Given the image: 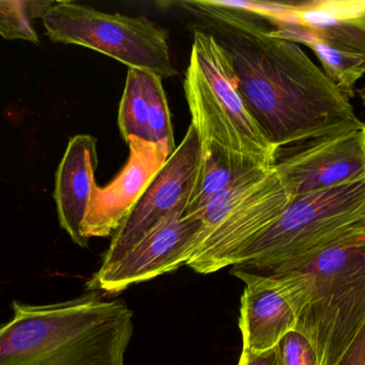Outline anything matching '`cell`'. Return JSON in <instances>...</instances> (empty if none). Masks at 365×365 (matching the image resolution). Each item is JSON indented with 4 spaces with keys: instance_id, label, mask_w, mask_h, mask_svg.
I'll return each mask as SVG.
<instances>
[{
    "instance_id": "cell-1",
    "label": "cell",
    "mask_w": 365,
    "mask_h": 365,
    "mask_svg": "<svg viewBox=\"0 0 365 365\" xmlns=\"http://www.w3.org/2000/svg\"><path fill=\"white\" fill-rule=\"evenodd\" d=\"M181 4L225 51L247 109L274 149L364 129L349 96L261 17L217 0Z\"/></svg>"
},
{
    "instance_id": "cell-2",
    "label": "cell",
    "mask_w": 365,
    "mask_h": 365,
    "mask_svg": "<svg viewBox=\"0 0 365 365\" xmlns=\"http://www.w3.org/2000/svg\"><path fill=\"white\" fill-rule=\"evenodd\" d=\"M365 231V180L292 199L283 214L232 259L231 274H285Z\"/></svg>"
},
{
    "instance_id": "cell-3",
    "label": "cell",
    "mask_w": 365,
    "mask_h": 365,
    "mask_svg": "<svg viewBox=\"0 0 365 365\" xmlns=\"http://www.w3.org/2000/svg\"><path fill=\"white\" fill-rule=\"evenodd\" d=\"M184 90L202 148H216L238 162L274 166L278 150L247 109L227 55L212 34L195 27Z\"/></svg>"
},
{
    "instance_id": "cell-4",
    "label": "cell",
    "mask_w": 365,
    "mask_h": 365,
    "mask_svg": "<svg viewBox=\"0 0 365 365\" xmlns=\"http://www.w3.org/2000/svg\"><path fill=\"white\" fill-rule=\"evenodd\" d=\"M292 271L309 276L295 330L312 344L319 365H336L365 324V231L287 272Z\"/></svg>"
},
{
    "instance_id": "cell-5",
    "label": "cell",
    "mask_w": 365,
    "mask_h": 365,
    "mask_svg": "<svg viewBox=\"0 0 365 365\" xmlns=\"http://www.w3.org/2000/svg\"><path fill=\"white\" fill-rule=\"evenodd\" d=\"M233 6L269 21L274 34L314 51L324 72L351 96L365 74V29L349 16L344 1H233Z\"/></svg>"
},
{
    "instance_id": "cell-6",
    "label": "cell",
    "mask_w": 365,
    "mask_h": 365,
    "mask_svg": "<svg viewBox=\"0 0 365 365\" xmlns=\"http://www.w3.org/2000/svg\"><path fill=\"white\" fill-rule=\"evenodd\" d=\"M42 19L53 42L81 45L162 79L178 74L168 32L147 17L113 14L77 2L59 1L47 9Z\"/></svg>"
},
{
    "instance_id": "cell-7",
    "label": "cell",
    "mask_w": 365,
    "mask_h": 365,
    "mask_svg": "<svg viewBox=\"0 0 365 365\" xmlns=\"http://www.w3.org/2000/svg\"><path fill=\"white\" fill-rule=\"evenodd\" d=\"M96 293L53 304L13 301V317L0 325V365H29L100 321L113 306Z\"/></svg>"
},
{
    "instance_id": "cell-8",
    "label": "cell",
    "mask_w": 365,
    "mask_h": 365,
    "mask_svg": "<svg viewBox=\"0 0 365 365\" xmlns=\"http://www.w3.org/2000/svg\"><path fill=\"white\" fill-rule=\"evenodd\" d=\"M202 163V141L190 124L140 201L115 231L100 269L118 263L145 236L177 212H185L197 186Z\"/></svg>"
},
{
    "instance_id": "cell-9",
    "label": "cell",
    "mask_w": 365,
    "mask_h": 365,
    "mask_svg": "<svg viewBox=\"0 0 365 365\" xmlns=\"http://www.w3.org/2000/svg\"><path fill=\"white\" fill-rule=\"evenodd\" d=\"M274 169L292 199L364 181V129L279 149Z\"/></svg>"
},
{
    "instance_id": "cell-10",
    "label": "cell",
    "mask_w": 365,
    "mask_h": 365,
    "mask_svg": "<svg viewBox=\"0 0 365 365\" xmlns=\"http://www.w3.org/2000/svg\"><path fill=\"white\" fill-rule=\"evenodd\" d=\"M291 201V195L272 166L205 234L201 246L186 265L202 274L229 267L234 255L272 224Z\"/></svg>"
},
{
    "instance_id": "cell-11",
    "label": "cell",
    "mask_w": 365,
    "mask_h": 365,
    "mask_svg": "<svg viewBox=\"0 0 365 365\" xmlns=\"http://www.w3.org/2000/svg\"><path fill=\"white\" fill-rule=\"evenodd\" d=\"M200 219L177 212L145 236L113 267L98 270L91 287L119 293L137 283L178 269L193 256L203 237Z\"/></svg>"
},
{
    "instance_id": "cell-12",
    "label": "cell",
    "mask_w": 365,
    "mask_h": 365,
    "mask_svg": "<svg viewBox=\"0 0 365 365\" xmlns=\"http://www.w3.org/2000/svg\"><path fill=\"white\" fill-rule=\"evenodd\" d=\"M128 144L130 156L119 175L106 186H93L83 225L88 242L115 234L173 154L162 144L137 139Z\"/></svg>"
},
{
    "instance_id": "cell-13",
    "label": "cell",
    "mask_w": 365,
    "mask_h": 365,
    "mask_svg": "<svg viewBox=\"0 0 365 365\" xmlns=\"http://www.w3.org/2000/svg\"><path fill=\"white\" fill-rule=\"evenodd\" d=\"M246 284L240 306V328L242 349L264 353L278 346L294 331L297 316L274 279L232 274Z\"/></svg>"
},
{
    "instance_id": "cell-14",
    "label": "cell",
    "mask_w": 365,
    "mask_h": 365,
    "mask_svg": "<svg viewBox=\"0 0 365 365\" xmlns=\"http://www.w3.org/2000/svg\"><path fill=\"white\" fill-rule=\"evenodd\" d=\"M98 164L96 139L79 134L68 141L56 173L55 197L60 226L74 244L87 248L83 225L89 209L92 190L96 186Z\"/></svg>"
},
{
    "instance_id": "cell-15",
    "label": "cell",
    "mask_w": 365,
    "mask_h": 365,
    "mask_svg": "<svg viewBox=\"0 0 365 365\" xmlns=\"http://www.w3.org/2000/svg\"><path fill=\"white\" fill-rule=\"evenodd\" d=\"M133 332L132 311L123 300H113L100 321L29 365H126Z\"/></svg>"
},
{
    "instance_id": "cell-16",
    "label": "cell",
    "mask_w": 365,
    "mask_h": 365,
    "mask_svg": "<svg viewBox=\"0 0 365 365\" xmlns=\"http://www.w3.org/2000/svg\"><path fill=\"white\" fill-rule=\"evenodd\" d=\"M261 167L238 162L214 147L202 148L199 178L185 216L195 218L212 197Z\"/></svg>"
},
{
    "instance_id": "cell-17",
    "label": "cell",
    "mask_w": 365,
    "mask_h": 365,
    "mask_svg": "<svg viewBox=\"0 0 365 365\" xmlns=\"http://www.w3.org/2000/svg\"><path fill=\"white\" fill-rule=\"evenodd\" d=\"M118 124L126 143L134 139L152 143L147 101L138 69H128L125 87L120 102Z\"/></svg>"
},
{
    "instance_id": "cell-18",
    "label": "cell",
    "mask_w": 365,
    "mask_h": 365,
    "mask_svg": "<svg viewBox=\"0 0 365 365\" xmlns=\"http://www.w3.org/2000/svg\"><path fill=\"white\" fill-rule=\"evenodd\" d=\"M140 79L147 101L152 143L162 144L173 152L177 147L173 136L170 109L163 87V79L155 73L140 70Z\"/></svg>"
},
{
    "instance_id": "cell-19",
    "label": "cell",
    "mask_w": 365,
    "mask_h": 365,
    "mask_svg": "<svg viewBox=\"0 0 365 365\" xmlns=\"http://www.w3.org/2000/svg\"><path fill=\"white\" fill-rule=\"evenodd\" d=\"M53 2L0 0V36L6 40L29 41L38 44V34L30 23L32 17H43Z\"/></svg>"
},
{
    "instance_id": "cell-20",
    "label": "cell",
    "mask_w": 365,
    "mask_h": 365,
    "mask_svg": "<svg viewBox=\"0 0 365 365\" xmlns=\"http://www.w3.org/2000/svg\"><path fill=\"white\" fill-rule=\"evenodd\" d=\"M281 365H319V358L306 336L299 332L287 334L278 344Z\"/></svg>"
},
{
    "instance_id": "cell-21",
    "label": "cell",
    "mask_w": 365,
    "mask_h": 365,
    "mask_svg": "<svg viewBox=\"0 0 365 365\" xmlns=\"http://www.w3.org/2000/svg\"><path fill=\"white\" fill-rule=\"evenodd\" d=\"M336 365H365V324Z\"/></svg>"
},
{
    "instance_id": "cell-22",
    "label": "cell",
    "mask_w": 365,
    "mask_h": 365,
    "mask_svg": "<svg viewBox=\"0 0 365 365\" xmlns=\"http://www.w3.org/2000/svg\"><path fill=\"white\" fill-rule=\"evenodd\" d=\"M238 365H281L278 346L264 353H251L242 349Z\"/></svg>"
},
{
    "instance_id": "cell-23",
    "label": "cell",
    "mask_w": 365,
    "mask_h": 365,
    "mask_svg": "<svg viewBox=\"0 0 365 365\" xmlns=\"http://www.w3.org/2000/svg\"><path fill=\"white\" fill-rule=\"evenodd\" d=\"M344 6L349 16L365 29V1H344Z\"/></svg>"
},
{
    "instance_id": "cell-24",
    "label": "cell",
    "mask_w": 365,
    "mask_h": 365,
    "mask_svg": "<svg viewBox=\"0 0 365 365\" xmlns=\"http://www.w3.org/2000/svg\"><path fill=\"white\" fill-rule=\"evenodd\" d=\"M361 96H362V100H364V103L365 105V89L364 90V91L361 92Z\"/></svg>"
},
{
    "instance_id": "cell-25",
    "label": "cell",
    "mask_w": 365,
    "mask_h": 365,
    "mask_svg": "<svg viewBox=\"0 0 365 365\" xmlns=\"http://www.w3.org/2000/svg\"><path fill=\"white\" fill-rule=\"evenodd\" d=\"M364 147H365V124L364 126Z\"/></svg>"
}]
</instances>
